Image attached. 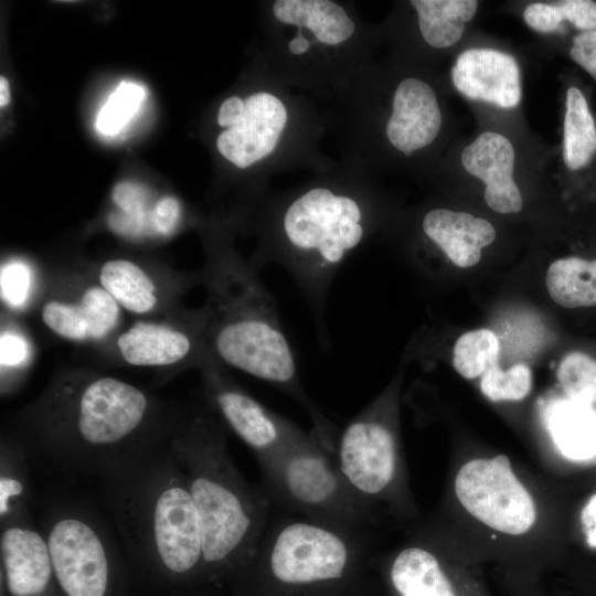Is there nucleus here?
Wrapping results in <instances>:
<instances>
[{"label": "nucleus", "instance_id": "f257e3e1", "mask_svg": "<svg viewBox=\"0 0 596 596\" xmlns=\"http://www.w3.org/2000/svg\"><path fill=\"white\" fill-rule=\"evenodd\" d=\"M173 421L140 387L111 375L75 372L55 380L22 421L47 459L109 478L163 448Z\"/></svg>", "mask_w": 596, "mask_h": 596}, {"label": "nucleus", "instance_id": "f03ea898", "mask_svg": "<svg viewBox=\"0 0 596 596\" xmlns=\"http://www.w3.org/2000/svg\"><path fill=\"white\" fill-rule=\"evenodd\" d=\"M207 301L204 337L211 359L263 380L297 400L315 433L333 440V426L302 389L292 348L274 297L257 275L234 256H215L203 272Z\"/></svg>", "mask_w": 596, "mask_h": 596}, {"label": "nucleus", "instance_id": "7ed1b4c3", "mask_svg": "<svg viewBox=\"0 0 596 596\" xmlns=\"http://www.w3.org/2000/svg\"><path fill=\"white\" fill-rule=\"evenodd\" d=\"M168 447L200 517L204 567L226 570L251 562L270 521V500L234 466L223 422L207 405L181 414Z\"/></svg>", "mask_w": 596, "mask_h": 596}, {"label": "nucleus", "instance_id": "20e7f679", "mask_svg": "<svg viewBox=\"0 0 596 596\" xmlns=\"http://www.w3.org/2000/svg\"><path fill=\"white\" fill-rule=\"evenodd\" d=\"M110 479L127 547L171 576L204 567L200 517L168 444Z\"/></svg>", "mask_w": 596, "mask_h": 596}, {"label": "nucleus", "instance_id": "39448f33", "mask_svg": "<svg viewBox=\"0 0 596 596\" xmlns=\"http://www.w3.org/2000/svg\"><path fill=\"white\" fill-rule=\"evenodd\" d=\"M361 205L351 196L315 188L295 199L281 217L280 263L309 302L324 333V307L333 278L364 236Z\"/></svg>", "mask_w": 596, "mask_h": 596}, {"label": "nucleus", "instance_id": "423d86ee", "mask_svg": "<svg viewBox=\"0 0 596 596\" xmlns=\"http://www.w3.org/2000/svg\"><path fill=\"white\" fill-rule=\"evenodd\" d=\"M268 499L298 515L358 531L371 520L341 475L334 454L312 432L259 464Z\"/></svg>", "mask_w": 596, "mask_h": 596}, {"label": "nucleus", "instance_id": "0eeeda50", "mask_svg": "<svg viewBox=\"0 0 596 596\" xmlns=\"http://www.w3.org/2000/svg\"><path fill=\"white\" fill-rule=\"evenodd\" d=\"M361 532L301 515L269 524L253 557L266 563L269 575L285 586L340 581L359 557Z\"/></svg>", "mask_w": 596, "mask_h": 596}, {"label": "nucleus", "instance_id": "6e6552de", "mask_svg": "<svg viewBox=\"0 0 596 596\" xmlns=\"http://www.w3.org/2000/svg\"><path fill=\"white\" fill-rule=\"evenodd\" d=\"M54 581L64 596H107L113 553L109 539L87 513L76 509L55 512L44 530Z\"/></svg>", "mask_w": 596, "mask_h": 596}, {"label": "nucleus", "instance_id": "1a4fd4ad", "mask_svg": "<svg viewBox=\"0 0 596 596\" xmlns=\"http://www.w3.org/2000/svg\"><path fill=\"white\" fill-rule=\"evenodd\" d=\"M377 401L354 416L336 440L337 466L355 496L370 509L386 496L396 479L397 446Z\"/></svg>", "mask_w": 596, "mask_h": 596}, {"label": "nucleus", "instance_id": "9d476101", "mask_svg": "<svg viewBox=\"0 0 596 596\" xmlns=\"http://www.w3.org/2000/svg\"><path fill=\"white\" fill-rule=\"evenodd\" d=\"M207 406L252 451L259 464L283 453L308 433L265 407L234 382L213 359L201 365Z\"/></svg>", "mask_w": 596, "mask_h": 596}, {"label": "nucleus", "instance_id": "9b49d317", "mask_svg": "<svg viewBox=\"0 0 596 596\" xmlns=\"http://www.w3.org/2000/svg\"><path fill=\"white\" fill-rule=\"evenodd\" d=\"M455 492L473 518L497 531L520 535L535 521L533 500L504 455L465 464L456 476Z\"/></svg>", "mask_w": 596, "mask_h": 596}, {"label": "nucleus", "instance_id": "f8f14e48", "mask_svg": "<svg viewBox=\"0 0 596 596\" xmlns=\"http://www.w3.org/2000/svg\"><path fill=\"white\" fill-rule=\"evenodd\" d=\"M116 347L120 358L132 366L164 368L191 363L201 368L210 359L202 309L173 326L136 321L117 337Z\"/></svg>", "mask_w": 596, "mask_h": 596}, {"label": "nucleus", "instance_id": "ddd939ff", "mask_svg": "<svg viewBox=\"0 0 596 596\" xmlns=\"http://www.w3.org/2000/svg\"><path fill=\"white\" fill-rule=\"evenodd\" d=\"M73 299L50 298L41 308L44 326L73 342L102 341L119 324L121 308L98 284L83 287Z\"/></svg>", "mask_w": 596, "mask_h": 596}, {"label": "nucleus", "instance_id": "4468645a", "mask_svg": "<svg viewBox=\"0 0 596 596\" xmlns=\"http://www.w3.org/2000/svg\"><path fill=\"white\" fill-rule=\"evenodd\" d=\"M451 81L465 97L514 108L521 100V76L517 60L493 49H468L451 68Z\"/></svg>", "mask_w": 596, "mask_h": 596}, {"label": "nucleus", "instance_id": "2eb2a0df", "mask_svg": "<svg viewBox=\"0 0 596 596\" xmlns=\"http://www.w3.org/2000/svg\"><path fill=\"white\" fill-rule=\"evenodd\" d=\"M464 169L485 185V201L498 213H517L522 195L513 180L515 153L511 141L494 131L480 134L465 147L460 157Z\"/></svg>", "mask_w": 596, "mask_h": 596}, {"label": "nucleus", "instance_id": "dca6fc26", "mask_svg": "<svg viewBox=\"0 0 596 596\" xmlns=\"http://www.w3.org/2000/svg\"><path fill=\"white\" fill-rule=\"evenodd\" d=\"M0 552L10 596H41L55 579L46 539L36 530L8 523L1 532Z\"/></svg>", "mask_w": 596, "mask_h": 596}, {"label": "nucleus", "instance_id": "f3484780", "mask_svg": "<svg viewBox=\"0 0 596 596\" xmlns=\"http://www.w3.org/2000/svg\"><path fill=\"white\" fill-rule=\"evenodd\" d=\"M441 126V113L429 84L413 77L403 79L393 97L386 136L392 146L409 156L432 143Z\"/></svg>", "mask_w": 596, "mask_h": 596}, {"label": "nucleus", "instance_id": "a211bd4d", "mask_svg": "<svg viewBox=\"0 0 596 596\" xmlns=\"http://www.w3.org/2000/svg\"><path fill=\"white\" fill-rule=\"evenodd\" d=\"M424 234L459 267H471L481 258V249L496 238L493 225L466 212L434 209L422 221Z\"/></svg>", "mask_w": 596, "mask_h": 596}, {"label": "nucleus", "instance_id": "6ab92c4d", "mask_svg": "<svg viewBox=\"0 0 596 596\" xmlns=\"http://www.w3.org/2000/svg\"><path fill=\"white\" fill-rule=\"evenodd\" d=\"M97 283L121 309L134 315H148L160 305L159 287L149 272L137 263L115 258L98 269Z\"/></svg>", "mask_w": 596, "mask_h": 596}, {"label": "nucleus", "instance_id": "aec40b11", "mask_svg": "<svg viewBox=\"0 0 596 596\" xmlns=\"http://www.w3.org/2000/svg\"><path fill=\"white\" fill-rule=\"evenodd\" d=\"M546 422L563 456L572 460L596 457V409L592 405L558 400L550 407Z\"/></svg>", "mask_w": 596, "mask_h": 596}, {"label": "nucleus", "instance_id": "412c9836", "mask_svg": "<svg viewBox=\"0 0 596 596\" xmlns=\"http://www.w3.org/2000/svg\"><path fill=\"white\" fill-rule=\"evenodd\" d=\"M390 576L400 596H455L435 555L421 546L402 550L392 563Z\"/></svg>", "mask_w": 596, "mask_h": 596}, {"label": "nucleus", "instance_id": "4be33fe9", "mask_svg": "<svg viewBox=\"0 0 596 596\" xmlns=\"http://www.w3.org/2000/svg\"><path fill=\"white\" fill-rule=\"evenodd\" d=\"M424 40L433 47L456 44L462 36L466 22L478 9L475 0H413Z\"/></svg>", "mask_w": 596, "mask_h": 596}, {"label": "nucleus", "instance_id": "5701e85b", "mask_svg": "<svg viewBox=\"0 0 596 596\" xmlns=\"http://www.w3.org/2000/svg\"><path fill=\"white\" fill-rule=\"evenodd\" d=\"M545 283L552 299L564 308L596 306V259H556L547 268Z\"/></svg>", "mask_w": 596, "mask_h": 596}, {"label": "nucleus", "instance_id": "b1692460", "mask_svg": "<svg viewBox=\"0 0 596 596\" xmlns=\"http://www.w3.org/2000/svg\"><path fill=\"white\" fill-rule=\"evenodd\" d=\"M563 160L571 170L585 167L596 152V126L587 100L575 86L566 92Z\"/></svg>", "mask_w": 596, "mask_h": 596}, {"label": "nucleus", "instance_id": "393cba45", "mask_svg": "<svg viewBox=\"0 0 596 596\" xmlns=\"http://www.w3.org/2000/svg\"><path fill=\"white\" fill-rule=\"evenodd\" d=\"M113 201L120 212L109 215L108 224L116 233L140 237L151 233L149 195L145 187L124 181L113 190Z\"/></svg>", "mask_w": 596, "mask_h": 596}, {"label": "nucleus", "instance_id": "a878e982", "mask_svg": "<svg viewBox=\"0 0 596 596\" xmlns=\"http://www.w3.org/2000/svg\"><path fill=\"white\" fill-rule=\"evenodd\" d=\"M499 340L488 329L471 330L458 338L453 365L465 379H475L498 363Z\"/></svg>", "mask_w": 596, "mask_h": 596}, {"label": "nucleus", "instance_id": "bb28decb", "mask_svg": "<svg viewBox=\"0 0 596 596\" xmlns=\"http://www.w3.org/2000/svg\"><path fill=\"white\" fill-rule=\"evenodd\" d=\"M145 97L142 86L132 82L120 83L98 113V131L105 136L119 134L137 114Z\"/></svg>", "mask_w": 596, "mask_h": 596}, {"label": "nucleus", "instance_id": "cd10ccee", "mask_svg": "<svg viewBox=\"0 0 596 596\" xmlns=\"http://www.w3.org/2000/svg\"><path fill=\"white\" fill-rule=\"evenodd\" d=\"M557 379L567 398L588 405L596 403V360L589 355L566 354L557 369Z\"/></svg>", "mask_w": 596, "mask_h": 596}, {"label": "nucleus", "instance_id": "c85d7f7f", "mask_svg": "<svg viewBox=\"0 0 596 596\" xmlns=\"http://www.w3.org/2000/svg\"><path fill=\"white\" fill-rule=\"evenodd\" d=\"M531 381V371L525 364L518 363L503 371L496 363L481 375L480 387L493 402L520 401L529 394Z\"/></svg>", "mask_w": 596, "mask_h": 596}, {"label": "nucleus", "instance_id": "c756f323", "mask_svg": "<svg viewBox=\"0 0 596 596\" xmlns=\"http://www.w3.org/2000/svg\"><path fill=\"white\" fill-rule=\"evenodd\" d=\"M33 283V270L28 263L21 259L4 263L0 272L2 302L11 309L23 308L31 297Z\"/></svg>", "mask_w": 596, "mask_h": 596}, {"label": "nucleus", "instance_id": "7c9ffc66", "mask_svg": "<svg viewBox=\"0 0 596 596\" xmlns=\"http://www.w3.org/2000/svg\"><path fill=\"white\" fill-rule=\"evenodd\" d=\"M31 358L28 339L13 329L2 330L0 336V364L2 371L21 369Z\"/></svg>", "mask_w": 596, "mask_h": 596}, {"label": "nucleus", "instance_id": "2f4dec72", "mask_svg": "<svg viewBox=\"0 0 596 596\" xmlns=\"http://www.w3.org/2000/svg\"><path fill=\"white\" fill-rule=\"evenodd\" d=\"M181 217V206L177 199L164 196L157 201L150 214L151 233L169 235L177 227Z\"/></svg>", "mask_w": 596, "mask_h": 596}, {"label": "nucleus", "instance_id": "473e14b6", "mask_svg": "<svg viewBox=\"0 0 596 596\" xmlns=\"http://www.w3.org/2000/svg\"><path fill=\"white\" fill-rule=\"evenodd\" d=\"M557 6L563 21L567 20L583 32L596 30V2L590 0H565Z\"/></svg>", "mask_w": 596, "mask_h": 596}, {"label": "nucleus", "instance_id": "72a5a7b5", "mask_svg": "<svg viewBox=\"0 0 596 596\" xmlns=\"http://www.w3.org/2000/svg\"><path fill=\"white\" fill-rule=\"evenodd\" d=\"M525 23L542 33H552L561 29L563 20L556 4L531 3L523 12Z\"/></svg>", "mask_w": 596, "mask_h": 596}, {"label": "nucleus", "instance_id": "f704fd0d", "mask_svg": "<svg viewBox=\"0 0 596 596\" xmlns=\"http://www.w3.org/2000/svg\"><path fill=\"white\" fill-rule=\"evenodd\" d=\"M570 55L596 79V30L577 34L573 39Z\"/></svg>", "mask_w": 596, "mask_h": 596}, {"label": "nucleus", "instance_id": "c9c22d12", "mask_svg": "<svg viewBox=\"0 0 596 596\" xmlns=\"http://www.w3.org/2000/svg\"><path fill=\"white\" fill-rule=\"evenodd\" d=\"M25 492V483L12 471L2 467L0 476V514L7 519L13 512V502Z\"/></svg>", "mask_w": 596, "mask_h": 596}, {"label": "nucleus", "instance_id": "e433bc0d", "mask_svg": "<svg viewBox=\"0 0 596 596\" xmlns=\"http://www.w3.org/2000/svg\"><path fill=\"white\" fill-rule=\"evenodd\" d=\"M244 100L237 96L225 99L219 110L217 123L220 126L230 128L233 121L243 113Z\"/></svg>", "mask_w": 596, "mask_h": 596}, {"label": "nucleus", "instance_id": "4c0bfd02", "mask_svg": "<svg viewBox=\"0 0 596 596\" xmlns=\"http://www.w3.org/2000/svg\"><path fill=\"white\" fill-rule=\"evenodd\" d=\"M582 525L587 544L596 547V494H594L582 510Z\"/></svg>", "mask_w": 596, "mask_h": 596}, {"label": "nucleus", "instance_id": "58836bf2", "mask_svg": "<svg viewBox=\"0 0 596 596\" xmlns=\"http://www.w3.org/2000/svg\"><path fill=\"white\" fill-rule=\"evenodd\" d=\"M309 45H310L309 41L306 40L299 32V34L289 42L288 47L292 54L299 55L307 52L309 49Z\"/></svg>", "mask_w": 596, "mask_h": 596}, {"label": "nucleus", "instance_id": "ea45409f", "mask_svg": "<svg viewBox=\"0 0 596 596\" xmlns=\"http://www.w3.org/2000/svg\"><path fill=\"white\" fill-rule=\"evenodd\" d=\"M10 102V88L8 79L4 76L0 77V106L4 107Z\"/></svg>", "mask_w": 596, "mask_h": 596}]
</instances>
